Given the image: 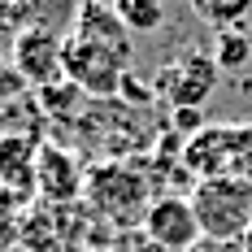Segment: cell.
I'll return each mask as SVG.
<instances>
[{"label":"cell","instance_id":"obj_22","mask_svg":"<svg viewBox=\"0 0 252 252\" xmlns=\"http://www.w3.org/2000/svg\"><path fill=\"white\" fill-rule=\"evenodd\" d=\"M191 252H204V248H191Z\"/></svg>","mask_w":252,"mask_h":252},{"label":"cell","instance_id":"obj_14","mask_svg":"<svg viewBox=\"0 0 252 252\" xmlns=\"http://www.w3.org/2000/svg\"><path fill=\"white\" fill-rule=\"evenodd\" d=\"M213 61H218V70H244L252 61V35H244L239 26L213 31Z\"/></svg>","mask_w":252,"mask_h":252},{"label":"cell","instance_id":"obj_13","mask_svg":"<svg viewBox=\"0 0 252 252\" xmlns=\"http://www.w3.org/2000/svg\"><path fill=\"white\" fill-rule=\"evenodd\" d=\"M113 13L122 18V26L130 35H148L165 22V9L161 0H113Z\"/></svg>","mask_w":252,"mask_h":252},{"label":"cell","instance_id":"obj_1","mask_svg":"<svg viewBox=\"0 0 252 252\" xmlns=\"http://www.w3.org/2000/svg\"><path fill=\"white\" fill-rule=\"evenodd\" d=\"M191 209H196V222L200 235L213 244H226V239H244L252 226V183L248 178H204L191 191Z\"/></svg>","mask_w":252,"mask_h":252},{"label":"cell","instance_id":"obj_16","mask_svg":"<svg viewBox=\"0 0 252 252\" xmlns=\"http://www.w3.org/2000/svg\"><path fill=\"white\" fill-rule=\"evenodd\" d=\"M230 174L252 183V126H235V157H230Z\"/></svg>","mask_w":252,"mask_h":252},{"label":"cell","instance_id":"obj_21","mask_svg":"<svg viewBox=\"0 0 252 252\" xmlns=\"http://www.w3.org/2000/svg\"><path fill=\"white\" fill-rule=\"evenodd\" d=\"M239 248H244V252H252V226H248V235L239 239Z\"/></svg>","mask_w":252,"mask_h":252},{"label":"cell","instance_id":"obj_7","mask_svg":"<svg viewBox=\"0 0 252 252\" xmlns=\"http://www.w3.org/2000/svg\"><path fill=\"white\" fill-rule=\"evenodd\" d=\"M83 170H78V157L61 144H39V161H35V191H44L48 200L70 204L83 191Z\"/></svg>","mask_w":252,"mask_h":252},{"label":"cell","instance_id":"obj_8","mask_svg":"<svg viewBox=\"0 0 252 252\" xmlns=\"http://www.w3.org/2000/svg\"><path fill=\"white\" fill-rule=\"evenodd\" d=\"M230 157H235V126H204L196 139L183 144V170L200 178H222L230 174Z\"/></svg>","mask_w":252,"mask_h":252},{"label":"cell","instance_id":"obj_9","mask_svg":"<svg viewBox=\"0 0 252 252\" xmlns=\"http://www.w3.org/2000/svg\"><path fill=\"white\" fill-rule=\"evenodd\" d=\"M35 161H39V139L35 135H0V191L9 196H31L35 191Z\"/></svg>","mask_w":252,"mask_h":252},{"label":"cell","instance_id":"obj_12","mask_svg":"<svg viewBox=\"0 0 252 252\" xmlns=\"http://www.w3.org/2000/svg\"><path fill=\"white\" fill-rule=\"evenodd\" d=\"M191 13L213 31H235L252 13V0H191Z\"/></svg>","mask_w":252,"mask_h":252},{"label":"cell","instance_id":"obj_3","mask_svg":"<svg viewBox=\"0 0 252 252\" xmlns=\"http://www.w3.org/2000/svg\"><path fill=\"white\" fill-rule=\"evenodd\" d=\"M61 70L65 78L74 83L83 96H96V100H109L122 92V78H126V65L118 52L100 48L92 39H83L74 31H65V44H61Z\"/></svg>","mask_w":252,"mask_h":252},{"label":"cell","instance_id":"obj_11","mask_svg":"<svg viewBox=\"0 0 252 252\" xmlns=\"http://www.w3.org/2000/svg\"><path fill=\"white\" fill-rule=\"evenodd\" d=\"M65 13V9H61ZM48 18H57L44 4H31V0H0V35H26L35 26H48Z\"/></svg>","mask_w":252,"mask_h":252},{"label":"cell","instance_id":"obj_4","mask_svg":"<svg viewBox=\"0 0 252 252\" xmlns=\"http://www.w3.org/2000/svg\"><path fill=\"white\" fill-rule=\"evenodd\" d=\"M61 44H65V31H57V26H35V31H26V35L13 39L9 61L22 74L26 87L44 92V87L65 78V70H61Z\"/></svg>","mask_w":252,"mask_h":252},{"label":"cell","instance_id":"obj_5","mask_svg":"<svg viewBox=\"0 0 252 252\" xmlns=\"http://www.w3.org/2000/svg\"><path fill=\"white\" fill-rule=\"evenodd\" d=\"M139 230L148 235L152 244H161L165 252H191L200 248V222H196V209L191 196H157L144 213Z\"/></svg>","mask_w":252,"mask_h":252},{"label":"cell","instance_id":"obj_15","mask_svg":"<svg viewBox=\"0 0 252 252\" xmlns=\"http://www.w3.org/2000/svg\"><path fill=\"white\" fill-rule=\"evenodd\" d=\"M35 96H39V109H44L48 118H57V122H70V118H78V113H83V92H78L70 78L52 83V87L35 92Z\"/></svg>","mask_w":252,"mask_h":252},{"label":"cell","instance_id":"obj_17","mask_svg":"<svg viewBox=\"0 0 252 252\" xmlns=\"http://www.w3.org/2000/svg\"><path fill=\"white\" fill-rule=\"evenodd\" d=\"M113 252H165L161 244H152L144 230H118V239H113Z\"/></svg>","mask_w":252,"mask_h":252},{"label":"cell","instance_id":"obj_6","mask_svg":"<svg viewBox=\"0 0 252 252\" xmlns=\"http://www.w3.org/2000/svg\"><path fill=\"white\" fill-rule=\"evenodd\" d=\"M218 61H213V52H187L183 61L174 65H165V74H161V92L170 96L174 109H200L213 92H218Z\"/></svg>","mask_w":252,"mask_h":252},{"label":"cell","instance_id":"obj_20","mask_svg":"<svg viewBox=\"0 0 252 252\" xmlns=\"http://www.w3.org/2000/svg\"><path fill=\"white\" fill-rule=\"evenodd\" d=\"M118 96H126V100H135V104H144V100H148V87H144V83H135V74L126 70V78H122V92H118Z\"/></svg>","mask_w":252,"mask_h":252},{"label":"cell","instance_id":"obj_10","mask_svg":"<svg viewBox=\"0 0 252 252\" xmlns=\"http://www.w3.org/2000/svg\"><path fill=\"white\" fill-rule=\"evenodd\" d=\"M74 35L83 39H92V44H100V48L118 52L126 65H130V31L122 26V18L113 13V4H96V0H87V4H78L74 9V26H70Z\"/></svg>","mask_w":252,"mask_h":252},{"label":"cell","instance_id":"obj_2","mask_svg":"<svg viewBox=\"0 0 252 252\" xmlns=\"http://www.w3.org/2000/svg\"><path fill=\"white\" fill-rule=\"evenodd\" d=\"M83 196L87 204L104 213V218H113L122 230H135L144 222V213H148V183L144 174H135V170H126L118 161H100V165H92L87 178H83Z\"/></svg>","mask_w":252,"mask_h":252},{"label":"cell","instance_id":"obj_19","mask_svg":"<svg viewBox=\"0 0 252 252\" xmlns=\"http://www.w3.org/2000/svg\"><path fill=\"white\" fill-rule=\"evenodd\" d=\"M174 130H183V135H200L204 130V113L200 109H174Z\"/></svg>","mask_w":252,"mask_h":252},{"label":"cell","instance_id":"obj_18","mask_svg":"<svg viewBox=\"0 0 252 252\" xmlns=\"http://www.w3.org/2000/svg\"><path fill=\"white\" fill-rule=\"evenodd\" d=\"M26 92V83H22V74L13 70V61L0 52V100H13V96H22Z\"/></svg>","mask_w":252,"mask_h":252}]
</instances>
